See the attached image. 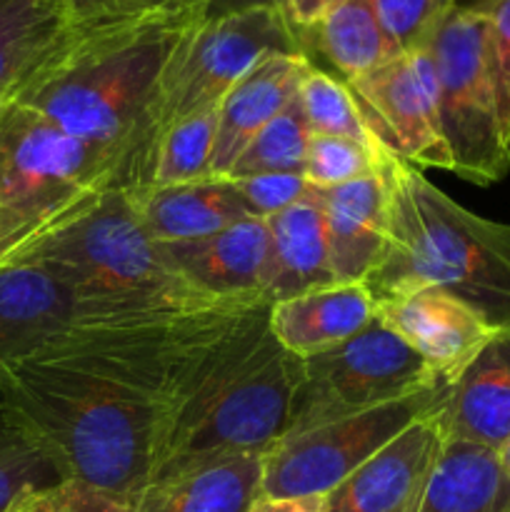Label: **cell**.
<instances>
[{"instance_id":"6da1fadb","label":"cell","mask_w":510,"mask_h":512,"mask_svg":"<svg viewBox=\"0 0 510 512\" xmlns=\"http://www.w3.org/2000/svg\"><path fill=\"white\" fill-rule=\"evenodd\" d=\"M198 315L75 325L3 365L0 395L65 480L138 500L158 468L175 350Z\"/></svg>"},{"instance_id":"7a4b0ae2","label":"cell","mask_w":510,"mask_h":512,"mask_svg":"<svg viewBox=\"0 0 510 512\" xmlns=\"http://www.w3.org/2000/svg\"><path fill=\"white\" fill-rule=\"evenodd\" d=\"M298 383L300 358L275 340L268 303L198 315L170 368L153 480L233 455L268 453L288 433Z\"/></svg>"},{"instance_id":"3957f363","label":"cell","mask_w":510,"mask_h":512,"mask_svg":"<svg viewBox=\"0 0 510 512\" xmlns=\"http://www.w3.org/2000/svg\"><path fill=\"white\" fill-rule=\"evenodd\" d=\"M185 30L183 15L88 30L70 38L15 100L103 155L118 188L148 180L150 115L170 50Z\"/></svg>"},{"instance_id":"277c9868","label":"cell","mask_w":510,"mask_h":512,"mask_svg":"<svg viewBox=\"0 0 510 512\" xmlns=\"http://www.w3.org/2000/svg\"><path fill=\"white\" fill-rule=\"evenodd\" d=\"M385 245L365 278L373 300L440 288L498 330L510 328V223L480 218L378 143Z\"/></svg>"},{"instance_id":"5b68a950","label":"cell","mask_w":510,"mask_h":512,"mask_svg":"<svg viewBox=\"0 0 510 512\" xmlns=\"http://www.w3.org/2000/svg\"><path fill=\"white\" fill-rule=\"evenodd\" d=\"M23 263L40 265L63 285L78 310V325L170 320L233 308L188 283L143 228L125 188H110L93 210L45 240Z\"/></svg>"},{"instance_id":"8992f818","label":"cell","mask_w":510,"mask_h":512,"mask_svg":"<svg viewBox=\"0 0 510 512\" xmlns=\"http://www.w3.org/2000/svg\"><path fill=\"white\" fill-rule=\"evenodd\" d=\"M118 188L115 168L38 110L0 103V268L23 263Z\"/></svg>"},{"instance_id":"52a82bcc","label":"cell","mask_w":510,"mask_h":512,"mask_svg":"<svg viewBox=\"0 0 510 512\" xmlns=\"http://www.w3.org/2000/svg\"><path fill=\"white\" fill-rule=\"evenodd\" d=\"M438 78L440 123L450 173L493 185L510 170V133L503 123L488 53V23L473 8H455L428 45Z\"/></svg>"},{"instance_id":"ba28073f","label":"cell","mask_w":510,"mask_h":512,"mask_svg":"<svg viewBox=\"0 0 510 512\" xmlns=\"http://www.w3.org/2000/svg\"><path fill=\"white\" fill-rule=\"evenodd\" d=\"M270 53H305L298 33L278 8H255L215 23L185 25L155 93L150 155L165 128L218 108L228 90Z\"/></svg>"},{"instance_id":"9c48e42d","label":"cell","mask_w":510,"mask_h":512,"mask_svg":"<svg viewBox=\"0 0 510 512\" xmlns=\"http://www.w3.org/2000/svg\"><path fill=\"white\" fill-rule=\"evenodd\" d=\"M450 388L435 385L380 408L290 430L263 455L260 495H330L415 420L443 408Z\"/></svg>"},{"instance_id":"30bf717a","label":"cell","mask_w":510,"mask_h":512,"mask_svg":"<svg viewBox=\"0 0 510 512\" xmlns=\"http://www.w3.org/2000/svg\"><path fill=\"white\" fill-rule=\"evenodd\" d=\"M443 383L418 353L373 320L348 343L300 360L288 433L380 408Z\"/></svg>"},{"instance_id":"8fae6325","label":"cell","mask_w":510,"mask_h":512,"mask_svg":"<svg viewBox=\"0 0 510 512\" xmlns=\"http://www.w3.org/2000/svg\"><path fill=\"white\" fill-rule=\"evenodd\" d=\"M348 85L380 143L420 170H450L438 78L428 48L398 55Z\"/></svg>"},{"instance_id":"7c38bea8","label":"cell","mask_w":510,"mask_h":512,"mask_svg":"<svg viewBox=\"0 0 510 512\" xmlns=\"http://www.w3.org/2000/svg\"><path fill=\"white\" fill-rule=\"evenodd\" d=\"M375 320L450 385L498 333L478 310L440 288H418L375 300Z\"/></svg>"},{"instance_id":"4fadbf2b","label":"cell","mask_w":510,"mask_h":512,"mask_svg":"<svg viewBox=\"0 0 510 512\" xmlns=\"http://www.w3.org/2000/svg\"><path fill=\"white\" fill-rule=\"evenodd\" d=\"M445 408L415 420L328 495L325 512H420L448 443Z\"/></svg>"},{"instance_id":"5bb4252c","label":"cell","mask_w":510,"mask_h":512,"mask_svg":"<svg viewBox=\"0 0 510 512\" xmlns=\"http://www.w3.org/2000/svg\"><path fill=\"white\" fill-rule=\"evenodd\" d=\"M163 248L188 283L215 303L250 305L263 300L268 270L265 220L245 218L208 238L170 243Z\"/></svg>"},{"instance_id":"9a60e30c","label":"cell","mask_w":510,"mask_h":512,"mask_svg":"<svg viewBox=\"0 0 510 512\" xmlns=\"http://www.w3.org/2000/svg\"><path fill=\"white\" fill-rule=\"evenodd\" d=\"M310 65L305 53H270L228 90L218 105L210 178H225L245 145L298 98Z\"/></svg>"},{"instance_id":"2e32d148","label":"cell","mask_w":510,"mask_h":512,"mask_svg":"<svg viewBox=\"0 0 510 512\" xmlns=\"http://www.w3.org/2000/svg\"><path fill=\"white\" fill-rule=\"evenodd\" d=\"M78 325L63 285L35 263L0 268V368L38 353Z\"/></svg>"},{"instance_id":"e0dca14e","label":"cell","mask_w":510,"mask_h":512,"mask_svg":"<svg viewBox=\"0 0 510 512\" xmlns=\"http://www.w3.org/2000/svg\"><path fill=\"white\" fill-rule=\"evenodd\" d=\"M375 300L365 283H333L270 305V330L293 358H313L368 328Z\"/></svg>"},{"instance_id":"ac0fdd59","label":"cell","mask_w":510,"mask_h":512,"mask_svg":"<svg viewBox=\"0 0 510 512\" xmlns=\"http://www.w3.org/2000/svg\"><path fill=\"white\" fill-rule=\"evenodd\" d=\"M130 198L143 228L160 245L208 238L250 218L228 178L145 185L130 190Z\"/></svg>"},{"instance_id":"d6986e66","label":"cell","mask_w":510,"mask_h":512,"mask_svg":"<svg viewBox=\"0 0 510 512\" xmlns=\"http://www.w3.org/2000/svg\"><path fill=\"white\" fill-rule=\"evenodd\" d=\"M268 225V270L263 300L268 305L335 283L328 233L318 190L265 220Z\"/></svg>"},{"instance_id":"ffe728a7","label":"cell","mask_w":510,"mask_h":512,"mask_svg":"<svg viewBox=\"0 0 510 512\" xmlns=\"http://www.w3.org/2000/svg\"><path fill=\"white\" fill-rule=\"evenodd\" d=\"M318 190L335 283H365L385 245V188L378 173Z\"/></svg>"},{"instance_id":"44dd1931","label":"cell","mask_w":510,"mask_h":512,"mask_svg":"<svg viewBox=\"0 0 510 512\" xmlns=\"http://www.w3.org/2000/svg\"><path fill=\"white\" fill-rule=\"evenodd\" d=\"M445 425L450 440L503 448L510 435V328L498 330L455 380Z\"/></svg>"},{"instance_id":"7402d4cb","label":"cell","mask_w":510,"mask_h":512,"mask_svg":"<svg viewBox=\"0 0 510 512\" xmlns=\"http://www.w3.org/2000/svg\"><path fill=\"white\" fill-rule=\"evenodd\" d=\"M263 455L200 463L155 478L138 495L135 512H248L260 495Z\"/></svg>"},{"instance_id":"603a6c76","label":"cell","mask_w":510,"mask_h":512,"mask_svg":"<svg viewBox=\"0 0 510 512\" xmlns=\"http://www.w3.org/2000/svg\"><path fill=\"white\" fill-rule=\"evenodd\" d=\"M75 35L63 0H0V103Z\"/></svg>"},{"instance_id":"cb8c5ba5","label":"cell","mask_w":510,"mask_h":512,"mask_svg":"<svg viewBox=\"0 0 510 512\" xmlns=\"http://www.w3.org/2000/svg\"><path fill=\"white\" fill-rule=\"evenodd\" d=\"M420 512H510V478L498 450L448 438Z\"/></svg>"},{"instance_id":"d4e9b609","label":"cell","mask_w":510,"mask_h":512,"mask_svg":"<svg viewBox=\"0 0 510 512\" xmlns=\"http://www.w3.org/2000/svg\"><path fill=\"white\" fill-rule=\"evenodd\" d=\"M300 43L303 50L308 45L318 48L338 68L345 83L403 55L380 25L373 0H343L313 28L303 30Z\"/></svg>"},{"instance_id":"484cf974","label":"cell","mask_w":510,"mask_h":512,"mask_svg":"<svg viewBox=\"0 0 510 512\" xmlns=\"http://www.w3.org/2000/svg\"><path fill=\"white\" fill-rule=\"evenodd\" d=\"M60 480L65 478L58 465L0 395V512H8Z\"/></svg>"},{"instance_id":"4316f807","label":"cell","mask_w":510,"mask_h":512,"mask_svg":"<svg viewBox=\"0 0 510 512\" xmlns=\"http://www.w3.org/2000/svg\"><path fill=\"white\" fill-rule=\"evenodd\" d=\"M215 130L218 108L190 115L165 128L153 145L145 185H175L210 178Z\"/></svg>"},{"instance_id":"83f0119b","label":"cell","mask_w":510,"mask_h":512,"mask_svg":"<svg viewBox=\"0 0 510 512\" xmlns=\"http://www.w3.org/2000/svg\"><path fill=\"white\" fill-rule=\"evenodd\" d=\"M298 100L313 135H333V138H348L363 145L378 143L345 80L333 78L310 65L300 83Z\"/></svg>"},{"instance_id":"f1b7e54d","label":"cell","mask_w":510,"mask_h":512,"mask_svg":"<svg viewBox=\"0 0 510 512\" xmlns=\"http://www.w3.org/2000/svg\"><path fill=\"white\" fill-rule=\"evenodd\" d=\"M300 100L295 98L278 118L270 120L248 145L225 178H245L260 173H303L310 143Z\"/></svg>"},{"instance_id":"f546056e","label":"cell","mask_w":510,"mask_h":512,"mask_svg":"<svg viewBox=\"0 0 510 512\" xmlns=\"http://www.w3.org/2000/svg\"><path fill=\"white\" fill-rule=\"evenodd\" d=\"M378 143L363 145L333 135H310L303 168L305 180L313 188L328 190L378 173Z\"/></svg>"},{"instance_id":"4dcf8cb0","label":"cell","mask_w":510,"mask_h":512,"mask_svg":"<svg viewBox=\"0 0 510 512\" xmlns=\"http://www.w3.org/2000/svg\"><path fill=\"white\" fill-rule=\"evenodd\" d=\"M380 25L400 53L425 50L458 0H373Z\"/></svg>"},{"instance_id":"1f68e13d","label":"cell","mask_w":510,"mask_h":512,"mask_svg":"<svg viewBox=\"0 0 510 512\" xmlns=\"http://www.w3.org/2000/svg\"><path fill=\"white\" fill-rule=\"evenodd\" d=\"M78 33L140 23V20L180 15L185 0H63Z\"/></svg>"},{"instance_id":"d6a6232c","label":"cell","mask_w":510,"mask_h":512,"mask_svg":"<svg viewBox=\"0 0 510 512\" xmlns=\"http://www.w3.org/2000/svg\"><path fill=\"white\" fill-rule=\"evenodd\" d=\"M250 218L268 220L308 198L313 185L303 173H260L228 178Z\"/></svg>"},{"instance_id":"836d02e7","label":"cell","mask_w":510,"mask_h":512,"mask_svg":"<svg viewBox=\"0 0 510 512\" xmlns=\"http://www.w3.org/2000/svg\"><path fill=\"white\" fill-rule=\"evenodd\" d=\"M30 503L38 512H135L138 500L80 480H60L53 488L30 495Z\"/></svg>"},{"instance_id":"e575fe53","label":"cell","mask_w":510,"mask_h":512,"mask_svg":"<svg viewBox=\"0 0 510 512\" xmlns=\"http://www.w3.org/2000/svg\"><path fill=\"white\" fill-rule=\"evenodd\" d=\"M468 8L485 15L488 53L503 123L510 133V0H475Z\"/></svg>"},{"instance_id":"d590c367","label":"cell","mask_w":510,"mask_h":512,"mask_svg":"<svg viewBox=\"0 0 510 512\" xmlns=\"http://www.w3.org/2000/svg\"><path fill=\"white\" fill-rule=\"evenodd\" d=\"M255 8H275V0H185L180 15L185 25H205Z\"/></svg>"},{"instance_id":"8d00e7d4","label":"cell","mask_w":510,"mask_h":512,"mask_svg":"<svg viewBox=\"0 0 510 512\" xmlns=\"http://www.w3.org/2000/svg\"><path fill=\"white\" fill-rule=\"evenodd\" d=\"M328 510V495H258L250 503L248 512H325Z\"/></svg>"},{"instance_id":"74e56055","label":"cell","mask_w":510,"mask_h":512,"mask_svg":"<svg viewBox=\"0 0 510 512\" xmlns=\"http://www.w3.org/2000/svg\"><path fill=\"white\" fill-rule=\"evenodd\" d=\"M343 0H290L288 5V23L293 25V30L300 33L308 28H313L323 15H328Z\"/></svg>"},{"instance_id":"f35d334b","label":"cell","mask_w":510,"mask_h":512,"mask_svg":"<svg viewBox=\"0 0 510 512\" xmlns=\"http://www.w3.org/2000/svg\"><path fill=\"white\" fill-rule=\"evenodd\" d=\"M498 453H500V460H503L505 473H508V478H510V435H508V440H505L503 448H500Z\"/></svg>"},{"instance_id":"ab89813d","label":"cell","mask_w":510,"mask_h":512,"mask_svg":"<svg viewBox=\"0 0 510 512\" xmlns=\"http://www.w3.org/2000/svg\"><path fill=\"white\" fill-rule=\"evenodd\" d=\"M8 512H38V510L33 508V503H30V498H25L23 503H18V505H15V508H10Z\"/></svg>"},{"instance_id":"60d3db41","label":"cell","mask_w":510,"mask_h":512,"mask_svg":"<svg viewBox=\"0 0 510 512\" xmlns=\"http://www.w3.org/2000/svg\"><path fill=\"white\" fill-rule=\"evenodd\" d=\"M288 5H290V0H275V8L285 15V20H288Z\"/></svg>"},{"instance_id":"b9f144b4","label":"cell","mask_w":510,"mask_h":512,"mask_svg":"<svg viewBox=\"0 0 510 512\" xmlns=\"http://www.w3.org/2000/svg\"><path fill=\"white\" fill-rule=\"evenodd\" d=\"M475 0H458V8H468V5H473Z\"/></svg>"}]
</instances>
